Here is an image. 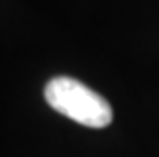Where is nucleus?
<instances>
[{
    "label": "nucleus",
    "instance_id": "f257e3e1",
    "mask_svg": "<svg viewBox=\"0 0 159 157\" xmlns=\"http://www.w3.org/2000/svg\"><path fill=\"white\" fill-rule=\"evenodd\" d=\"M45 100L59 114L90 129H104L112 122V106L106 98L67 76L47 82Z\"/></svg>",
    "mask_w": 159,
    "mask_h": 157
}]
</instances>
